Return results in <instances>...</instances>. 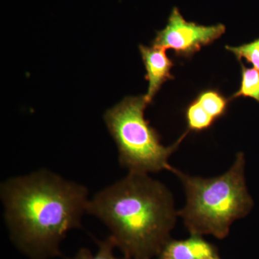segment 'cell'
Segmentation results:
<instances>
[{
	"instance_id": "1",
	"label": "cell",
	"mask_w": 259,
	"mask_h": 259,
	"mask_svg": "<svg viewBox=\"0 0 259 259\" xmlns=\"http://www.w3.org/2000/svg\"><path fill=\"white\" fill-rule=\"evenodd\" d=\"M88 194L85 186L45 168L4 181L0 198L12 240L34 259L60 254L61 242L88 213Z\"/></svg>"
},
{
	"instance_id": "2",
	"label": "cell",
	"mask_w": 259,
	"mask_h": 259,
	"mask_svg": "<svg viewBox=\"0 0 259 259\" xmlns=\"http://www.w3.org/2000/svg\"><path fill=\"white\" fill-rule=\"evenodd\" d=\"M87 212L107 226L116 248L131 259L158 256L178 217L166 186L132 172L95 194Z\"/></svg>"
},
{
	"instance_id": "3",
	"label": "cell",
	"mask_w": 259,
	"mask_h": 259,
	"mask_svg": "<svg viewBox=\"0 0 259 259\" xmlns=\"http://www.w3.org/2000/svg\"><path fill=\"white\" fill-rule=\"evenodd\" d=\"M245 166L244 154L239 152L226 173L212 178L191 176L172 168L187 198L178 216L191 234L223 239L235 221L249 214L253 201L245 183Z\"/></svg>"
},
{
	"instance_id": "4",
	"label": "cell",
	"mask_w": 259,
	"mask_h": 259,
	"mask_svg": "<svg viewBox=\"0 0 259 259\" xmlns=\"http://www.w3.org/2000/svg\"><path fill=\"white\" fill-rule=\"evenodd\" d=\"M148 104L146 95L126 97L105 112L104 120L117 145L118 162L122 168L132 173L146 175L164 170L171 171L173 166L168 158L189 131L171 146H163L157 131L145 119Z\"/></svg>"
},
{
	"instance_id": "5",
	"label": "cell",
	"mask_w": 259,
	"mask_h": 259,
	"mask_svg": "<svg viewBox=\"0 0 259 259\" xmlns=\"http://www.w3.org/2000/svg\"><path fill=\"white\" fill-rule=\"evenodd\" d=\"M226 30V26L221 23L205 26L187 21L175 7L166 26L156 32L152 45L172 49L177 56L190 58L222 36Z\"/></svg>"
},
{
	"instance_id": "6",
	"label": "cell",
	"mask_w": 259,
	"mask_h": 259,
	"mask_svg": "<svg viewBox=\"0 0 259 259\" xmlns=\"http://www.w3.org/2000/svg\"><path fill=\"white\" fill-rule=\"evenodd\" d=\"M139 49L146 70V79L148 81L146 97L151 103L162 85L168 80L175 79L171 73V68L175 64L167 56L166 49L163 48L140 45Z\"/></svg>"
},
{
	"instance_id": "7",
	"label": "cell",
	"mask_w": 259,
	"mask_h": 259,
	"mask_svg": "<svg viewBox=\"0 0 259 259\" xmlns=\"http://www.w3.org/2000/svg\"><path fill=\"white\" fill-rule=\"evenodd\" d=\"M218 256L215 247L199 235L181 241L169 240L158 257L162 259H204Z\"/></svg>"
},
{
	"instance_id": "8",
	"label": "cell",
	"mask_w": 259,
	"mask_h": 259,
	"mask_svg": "<svg viewBox=\"0 0 259 259\" xmlns=\"http://www.w3.org/2000/svg\"><path fill=\"white\" fill-rule=\"evenodd\" d=\"M205 111L214 120L226 115L229 100L216 90H206L201 92L195 99Z\"/></svg>"
},
{
	"instance_id": "9",
	"label": "cell",
	"mask_w": 259,
	"mask_h": 259,
	"mask_svg": "<svg viewBox=\"0 0 259 259\" xmlns=\"http://www.w3.org/2000/svg\"><path fill=\"white\" fill-rule=\"evenodd\" d=\"M240 62L242 71L241 86L230 100L238 97H250L259 102V71L255 68L245 67L242 61Z\"/></svg>"
},
{
	"instance_id": "10",
	"label": "cell",
	"mask_w": 259,
	"mask_h": 259,
	"mask_svg": "<svg viewBox=\"0 0 259 259\" xmlns=\"http://www.w3.org/2000/svg\"><path fill=\"white\" fill-rule=\"evenodd\" d=\"M185 116L188 131L200 132L209 128L215 122L212 116L209 115L196 100L187 106Z\"/></svg>"
},
{
	"instance_id": "11",
	"label": "cell",
	"mask_w": 259,
	"mask_h": 259,
	"mask_svg": "<svg viewBox=\"0 0 259 259\" xmlns=\"http://www.w3.org/2000/svg\"><path fill=\"white\" fill-rule=\"evenodd\" d=\"M98 246V250L95 254H93L91 250L81 248L74 256L66 259H131L125 255L122 258L115 256L114 250L116 246L110 236L104 241L99 242Z\"/></svg>"
},
{
	"instance_id": "12",
	"label": "cell",
	"mask_w": 259,
	"mask_h": 259,
	"mask_svg": "<svg viewBox=\"0 0 259 259\" xmlns=\"http://www.w3.org/2000/svg\"><path fill=\"white\" fill-rule=\"evenodd\" d=\"M226 49L234 54L238 61H241L243 58L247 62L250 63L255 69L259 71V38L240 47L226 46Z\"/></svg>"
},
{
	"instance_id": "13",
	"label": "cell",
	"mask_w": 259,
	"mask_h": 259,
	"mask_svg": "<svg viewBox=\"0 0 259 259\" xmlns=\"http://www.w3.org/2000/svg\"><path fill=\"white\" fill-rule=\"evenodd\" d=\"M204 259H221L218 256L215 257H211V258H204Z\"/></svg>"
},
{
	"instance_id": "14",
	"label": "cell",
	"mask_w": 259,
	"mask_h": 259,
	"mask_svg": "<svg viewBox=\"0 0 259 259\" xmlns=\"http://www.w3.org/2000/svg\"><path fill=\"white\" fill-rule=\"evenodd\" d=\"M156 259H162V258H159V257H158V258H156Z\"/></svg>"
}]
</instances>
